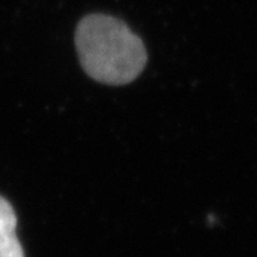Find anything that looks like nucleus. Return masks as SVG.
I'll list each match as a JSON object with an SVG mask.
<instances>
[{
	"instance_id": "nucleus-1",
	"label": "nucleus",
	"mask_w": 257,
	"mask_h": 257,
	"mask_svg": "<svg viewBox=\"0 0 257 257\" xmlns=\"http://www.w3.org/2000/svg\"><path fill=\"white\" fill-rule=\"evenodd\" d=\"M76 47L83 70L106 84H127L143 72L146 47L119 19L90 15L79 23Z\"/></svg>"
},
{
	"instance_id": "nucleus-2",
	"label": "nucleus",
	"mask_w": 257,
	"mask_h": 257,
	"mask_svg": "<svg viewBox=\"0 0 257 257\" xmlns=\"http://www.w3.org/2000/svg\"><path fill=\"white\" fill-rule=\"evenodd\" d=\"M18 219L10 203L0 196V257H25L16 236Z\"/></svg>"
}]
</instances>
